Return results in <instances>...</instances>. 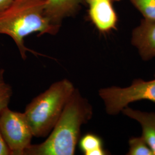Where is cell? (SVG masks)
Returning <instances> with one entry per match:
<instances>
[{
    "label": "cell",
    "instance_id": "obj_1",
    "mask_svg": "<svg viewBox=\"0 0 155 155\" xmlns=\"http://www.w3.org/2000/svg\"><path fill=\"white\" fill-rule=\"evenodd\" d=\"M93 115V106L75 88L47 139L40 144H31L24 155H74L82 127Z\"/></svg>",
    "mask_w": 155,
    "mask_h": 155
},
{
    "label": "cell",
    "instance_id": "obj_2",
    "mask_svg": "<svg viewBox=\"0 0 155 155\" xmlns=\"http://www.w3.org/2000/svg\"><path fill=\"white\" fill-rule=\"evenodd\" d=\"M48 0H13L11 5L0 12V34L11 37L23 59L29 51L24 45V39L38 32L56 35L61 27L52 24L45 16Z\"/></svg>",
    "mask_w": 155,
    "mask_h": 155
},
{
    "label": "cell",
    "instance_id": "obj_3",
    "mask_svg": "<svg viewBox=\"0 0 155 155\" xmlns=\"http://www.w3.org/2000/svg\"><path fill=\"white\" fill-rule=\"evenodd\" d=\"M75 89L70 80L61 79L52 83L28 104L24 113L34 137L49 135Z\"/></svg>",
    "mask_w": 155,
    "mask_h": 155
},
{
    "label": "cell",
    "instance_id": "obj_4",
    "mask_svg": "<svg viewBox=\"0 0 155 155\" xmlns=\"http://www.w3.org/2000/svg\"><path fill=\"white\" fill-rule=\"evenodd\" d=\"M98 95L105 106L106 112L116 116L130 104L147 100L155 103V72L150 81L135 79L127 87L111 86L100 89Z\"/></svg>",
    "mask_w": 155,
    "mask_h": 155
},
{
    "label": "cell",
    "instance_id": "obj_5",
    "mask_svg": "<svg viewBox=\"0 0 155 155\" xmlns=\"http://www.w3.org/2000/svg\"><path fill=\"white\" fill-rule=\"evenodd\" d=\"M0 132L12 155H24L34 137L24 113L8 107L0 114Z\"/></svg>",
    "mask_w": 155,
    "mask_h": 155
},
{
    "label": "cell",
    "instance_id": "obj_6",
    "mask_svg": "<svg viewBox=\"0 0 155 155\" xmlns=\"http://www.w3.org/2000/svg\"><path fill=\"white\" fill-rule=\"evenodd\" d=\"M130 43L143 61L155 58V21L141 19L132 31Z\"/></svg>",
    "mask_w": 155,
    "mask_h": 155
},
{
    "label": "cell",
    "instance_id": "obj_7",
    "mask_svg": "<svg viewBox=\"0 0 155 155\" xmlns=\"http://www.w3.org/2000/svg\"><path fill=\"white\" fill-rule=\"evenodd\" d=\"M89 6V15L95 27L102 33L116 29L118 17L112 0H84Z\"/></svg>",
    "mask_w": 155,
    "mask_h": 155
},
{
    "label": "cell",
    "instance_id": "obj_8",
    "mask_svg": "<svg viewBox=\"0 0 155 155\" xmlns=\"http://www.w3.org/2000/svg\"><path fill=\"white\" fill-rule=\"evenodd\" d=\"M84 0H48L45 16L51 22L61 27L63 20L75 15Z\"/></svg>",
    "mask_w": 155,
    "mask_h": 155
},
{
    "label": "cell",
    "instance_id": "obj_9",
    "mask_svg": "<svg viewBox=\"0 0 155 155\" xmlns=\"http://www.w3.org/2000/svg\"><path fill=\"white\" fill-rule=\"evenodd\" d=\"M122 114L138 122L141 127V136L155 155V113L134 109L129 106L122 110Z\"/></svg>",
    "mask_w": 155,
    "mask_h": 155
},
{
    "label": "cell",
    "instance_id": "obj_10",
    "mask_svg": "<svg viewBox=\"0 0 155 155\" xmlns=\"http://www.w3.org/2000/svg\"><path fill=\"white\" fill-rule=\"evenodd\" d=\"M79 146L85 155H108L103 148L102 141L95 134L87 133L79 140Z\"/></svg>",
    "mask_w": 155,
    "mask_h": 155
},
{
    "label": "cell",
    "instance_id": "obj_11",
    "mask_svg": "<svg viewBox=\"0 0 155 155\" xmlns=\"http://www.w3.org/2000/svg\"><path fill=\"white\" fill-rule=\"evenodd\" d=\"M128 144L129 150L126 155H153L150 146L141 136L130 137Z\"/></svg>",
    "mask_w": 155,
    "mask_h": 155
},
{
    "label": "cell",
    "instance_id": "obj_12",
    "mask_svg": "<svg viewBox=\"0 0 155 155\" xmlns=\"http://www.w3.org/2000/svg\"><path fill=\"white\" fill-rule=\"evenodd\" d=\"M13 95L12 86L5 79V70L0 68V114L8 107Z\"/></svg>",
    "mask_w": 155,
    "mask_h": 155
},
{
    "label": "cell",
    "instance_id": "obj_13",
    "mask_svg": "<svg viewBox=\"0 0 155 155\" xmlns=\"http://www.w3.org/2000/svg\"><path fill=\"white\" fill-rule=\"evenodd\" d=\"M144 18L155 21V0H130Z\"/></svg>",
    "mask_w": 155,
    "mask_h": 155
},
{
    "label": "cell",
    "instance_id": "obj_14",
    "mask_svg": "<svg viewBox=\"0 0 155 155\" xmlns=\"http://www.w3.org/2000/svg\"><path fill=\"white\" fill-rule=\"evenodd\" d=\"M0 155H12L11 152L0 132Z\"/></svg>",
    "mask_w": 155,
    "mask_h": 155
},
{
    "label": "cell",
    "instance_id": "obj_15",
    "mask_svg": "<svg viewBox=\"0 0 155 155\" xmlns=\"http://www.w3.org/2000/svg\"><path fill=\"white\" fill-rule=\"evenodd\" d=\"M13 0H0V12L3 11L11 5Z\"/></svg>",
    "mask_w": 155,
    "mask_h": 155
},
{
    "label": "cell",
    "instance_id": "obj_16",
    "mask_svg": "<svg viewBox=\"0 0 155 155\" xmlns=\"http://www.w3.org/2000/svg\"><path fill=\"white\" fill-rule=\"evenodd\" d=\"M112 1H120L121 0H112Z\"/></svg>",
    "mask_w": 155,
    "mask_h": 155
}]
</instances>
